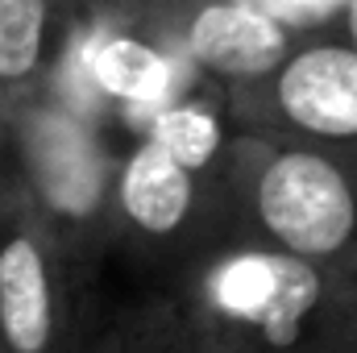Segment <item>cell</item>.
Instances as JSON below:
<instances>
[{
	"mask_svg": "<svg viewBox=\"0 0 357 353\" xmlns=\"http://www.w3.org/2000/svg\"><path fill=\"white\" fill-rule=\"evenodd\" d=\"M171 291L216 353L357 350V283L278 254L241 229L183 266Z\"/></svg>",
	"mask_w": 357,
	"mask_h": 353,
	"instance_id": "6da1fadb",
	"label": "cell"
},
{
	"mask_svg": "<svg viewBox=\"0 0 357 353\" xmlns=\"http://www.w3.org/2000/svg\"><path fill=\"white\" fill-rule=\"evenodd\" d=\"M121 150L59 91L0 108V195L21 204L79 270L112 254V183Z\"/></svg>",
	"mask_w": 357,
	"mask_h": 353,
	"instance_id": "7a4b0ae2",
	"label": "cell"
},
{
	"mask_svg": "<svg viewBox=\"0 0 357 353\" xmlns=\"http://www.w3.org/2000/svg\"><path fill=\"white\" fill-rule=\"evenodd\" d=\"M225 183L241 233L357 283V150L233 133Z\"/></svg>",
	"mask_w": 357,
	"mask_h": 353,
	"instance_id": "3957f363",
	"label": "cell"
},
{
	"mask_svg": "<svg viewBox=\"0 0 357 353\" xmlns=\"http://www.w3.org/2000/svg\"><path fill=\"white\" fill-rule=\"evenodd\" d=\"M237 233L225 171H195L154 137L121 150L112 183V250L178 274Z\"/></svg>",
	"mask_w": 357,
	"mask_h": 353,
	"instance_id": "277c9868",
	"label": "cell"
},
{
	"mask_svg": "<svg viewBox=\"0 0 357 353\" xmlns=\"http://www.w3.org/2000/svg\"><path fill=\"white\" fill-rule=\"evenodd\" d=\"M79 8L137 33L195 84L216 91L266 75L299 38L262 0H79Z\"/></svg>",
	"mask_w": 357,
	"mask_h": 353,
	"instance_id": "5b68a950",
	"label": "cell"
},
{
	"mask_svg": "<svg viewBox=\"0 0 357 353\" xmlns=\"http://www.w3.org/2000/svg\"><path fill=\"white\" fill-rule=\"evenodd\" d=\"M233 133L357 150V50L333 29H307L266 75L220 91Z\"/></svg>",
	"mask_w": 357,
	"mask_h": 353,
	"instance_id": "8992f818",
	"label": "cell"
},
{
	"mask_svg": "<svg viewBox=\"0 0 357 353\" xmlns=\"http://www.w3.org/2000/svg\"><path fill=\"white\" fill-rule=\"evenodd\" d=\"M88 270L13 200L0 195V350L4 353H84Z\"/></svg>",
	"mask_w": 357,
	"mask_h": 353,
	"instance_id": "52a82bcc",
	"label": "cell"
},
{
	"mask_svg": "<svg viewBox=\"0 0 357 353\" xmlns=\"http://www.w3.org/2000/svg\"><path fill=\"white\" fill-rule=\"evenodd\" d=\"M75 17L79 0H0V108L54 84Z\"/></svg>",
	"mask_w": 357,
	"mask_h": 353,
	"instance_id": "ba28073f",
	"label": "cell"
},
{
	"mask_svg": "<svg viewBox=\"0 0 357 353\" xmlns=\"http://www.w3.org/2000/svg\"><path fill=\"white\" fill-rule=\"evenodd\" d=\"M108 353H216L175 291H150L100 329Z\"/></svg>",
	"mask_w": 357,
	"mask_h": 353,
	"instance_id": "9c48e42d",
	"label": "cell"
},
{
	"mask_svg": "<svg viewBox=\"0 0 357 353\" xmlns=\"http://www.w3.org/2000/svg\"><path fill=\"white\" fill-rule=\"evenodd\" d=\"M324 29H333L341 42H349V46L357 50V0H341V4L333 8V17H328Z\"/></svg>",
	"mask_w": 357,
	"mask_h": 353,
	"instance_id": "30bf717a",
	"label": "cell"
},
{
	"mask_svg": "<svg viewBox=\"0 0 357 353\" xmlns=\"http://www.w3.org/2000/svg\"><path fill=\"white\" fill-rule=\"evenodd\" d=\"M84 353H108V345H104V337H100V329H96V337H91V345Z\"/></svg>",
	"mask_w": 357,
	"mask_h": 353,
	"instance_id": "8fae6325",
	"label": "cell"
},
{
	"mask_svg": "<svg viewBox=\"0 0 357 353\" xmlns=\"http://www.w3.org/2000/svg\"><path fill=\"white\" fill-rule=\"evenodd\" d=\"M0 353H4V350H0Z\"/></svg>",
	"mask_w": 357,
	"mask_h": 353,
	"instance_id": "7c38bea8",
	"label": "cell"
},
{
	"mask_svg": "<svg viewBox=\"0 0 357 353\" xmlns=\"http://www.w3.org/2000/svg\"><path fill=\"white\" fill-rule=\"evenodd\" d=\"M354 353H357V350H354Z\"/></svg>",
	"mask_w": 357,
	"mask_h": 353,
	"instance_id": "4fadbf2b",
	"label": "cell"
}]
</instances>
